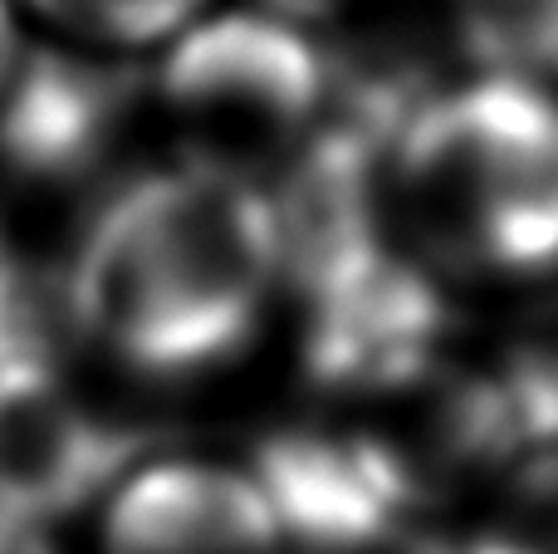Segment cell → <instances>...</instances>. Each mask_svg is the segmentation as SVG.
I'll use <instances>...</instances> for the list:
<instances>
[{"label": "cell", "instance_id": "1", "mask_svg": "<svg viewBox=\"0 0 558 554\" xmlns=\"http://www.w3.org/2000/svg\"><path fill=\"white\" fill-rule=\"evenodd\" d=\"M279 285L270 196L192 157L98 202L59 294L78 344L147 383H192L245 353Z\"/></svg>", "mask_w": 558, "mask_h": 554}, {"label": "cell", "instance_id": "2", "mask_svg": "<svg viewBox=\"0 0 558 554\" xmlns=\"http://www.w3.org/2000/svg\"><path fill=\"white\" fill-rule=\"evenodd\" d=\"M387 202L446 275H558V94L495 74L432 94L392 147Z\"/></svg>", "mask_w": 558, "mask_h": 554}, {"label": "cell", "instance_id": "3", "mask_svg": "<svg viewBox=\"0 0 558 554\" xmlns=\"http://www.w3.org/2000/svg\"><path fill=\"white\" fill-rule=\"evenodd\" d=\"M64 329L59 285L35 280L0 314V526L39 535L108 496L143 457V437L69 383Z\"/></svg>", "mask_w": 558, "mask_h": 554}, {"label": "cell", "instance_id": "4", "mask_svg": "<svg viewBox=\"0 0 558 554\" xmlns=\"http://www.w3.org/2000/svg\"><path fill=\"white\" fill-rule=\"evenodd\" d=\"M333 88V55L284 15H216L182 29L162 59L167 113L216 153L299 147L318 128Z\"/></svg>", "mask_w": 558, "mask_h": 554}, {"label": "cell", "instance_id": "5", "mask_svg": "<svg viewBox=\"0 0 558 554\" xmlns=\"http://www.w3.org/2000/svg\"><path fill=\"white\" fill-rule=\"evenodd\" d=\"M279 540L308 554H367L412 535L432 486L402 442L373 427H275L251 461Z\"/></svg>", "mask_w": 558, "mask_h": 554}, {"label": "cell", "instance_id": "6", "mask_svg": "<svg viewBox=\"0 0 558 554\" xmlns=\"http://www.w3.org/2000/svg\"><path fill=\"white\" fill-rule=\"evenodd\" d=\"M451 334L436 275L397 245L304 300V378L343 398L416 393L436 369Z\"/></svg>", "mask_w": 558, "mask_h": 554}, {"label": "cell", "instance_id": "7", "mask_svg": "<svg viewBox=\"0 0 558 554\" xmlns=\"http://www.w3.org/2000/svg\"><path fill=\"white\" fill-rule=\"evenodd\" d=\"M133 69L88 49L25 45L0 94V167L25 186L88 182L133 123Z\"/></svg>", "mask_w": 558, "mask_h": 554}, {"label": "cell", "instance_id": "8", "mask_svg": "<svg viewBox=\"0 0 558 554\" xmlns=\"http://www.w3.org/2000/svg\"><path fill=\"white\" fill-rule=\"evenodd\" d=\"M275 510L251 471L216 461L133 467L104 510V554H275Z\"/></svg>", "mask_w": 558, "mask_h": 554}, {"label": "cell", "instance_id": "9", "mask_svg": "<svg viewBox=\"0 0 558 554\" xmlns=\"http://www.w3.org/2000/svg\"><path fill=\"white\" fill-rule=\"evenodd\" d=\"M456 35L481 74L558 79V0H456Z\"/></svg>", "mask_w": 558, "mask_h": 554}, {"label": "cell", "instance_id": "10", "mask_svg": "<svg viewBox=\"0 0 558 554\" xmlns=\"http://www.w3.org/2000/svg\"><path fill=\"white\" fill-rule=\"evenodd\" d=\"M20 5L84 49H133L192 29L206 0H20Z\"/></svg>", "mask_w": 558, "mask_h": 554}, {"label": "cell", "instance_id": "11", "mask_svg": "<svg viewBox=\"0 0 558 554\" xmlns=\"http://www.w3.org/2000/svg\"><path fill=\"white\" fill-rule=\"evenodd\" d=\"M505 535L530 554H558V451H534L505 471Z\"/></svg>", "mask_w": 558, "mask_h": 554}, {"label": "cell", "instance_id": "12", "mask_svg": "<svg viewBox=\"0 0 558 554\" xmlns=\"http://www.w3.org/2000/svg\"><path fill=\"white\" fill-rule=\"evenodd\" d=\"M407 554H530L505 530H481V535H451V540H412Z\"/></svg>", "mask_w": 558, "mask_h": 554}, {"label": "cell", "instance_id": "13", "mask_svg": "<svg viewBox=\"0 0 558 554\" xmlns=\"http://www.w3.org/2000/svg\"><path fill=\"white\" fill-rule=\"evenodd\" d=\"M35 285V275L25 270V261H20V245H15V236L5 231V221H0V314L5 310H15L20 304V294Z\"/></svg>", "mask_w": 558, "mask_h": 554}, {"label": "cell", "instance_id": "14", "mask_svg": "<svg viewBox=\"0 0 558 554\" xmlns=\"http://www.w3.org/2000/svg\"><path fill=\"white\" fill-rule=\"evenodd\" d=\"M20 55H25V35H20V20H15V5L0 0V94H5L10 74H15Z\"/></svg>", "mask_w": 558, "mask_h": 554}, {"label": "cell", "instance_id": "15", "mask_svg": "<svg viewBox=\"0 0 558 554\" xmlns=\"http://www.w3.org/2000/svg\"><path fill=\"white\" fill-rule=\"evenodd\" d=\"M265 5L284 20H314V15H333L343 0H265Z\"/></svg>", "mask_w": 558, "mask_h": 554}]
</instances>
